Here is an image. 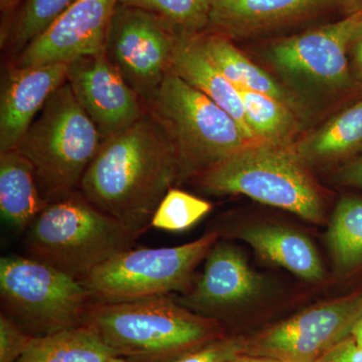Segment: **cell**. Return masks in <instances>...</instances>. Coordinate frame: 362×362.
Returning a JSON list of instances; mask_svg holds the SVG:
<instances>
[{
  "label": "cell",
  "mask_w": 362,
  "mask_h": 362,
  "mask_svg": "<svg viewBox=\"0 0 362 362\" xmlns=\"http://www.w3.org/2000/svg\"><path fill=\"white\" fill-rule=\"evenodd\" d=\"M180 180L175 150L156 121L144 115L106 138L80 189L100 211L139 237L151 226L163 197Z\"/></svg>",
  "instance_id": "1"
},
{
  "label": "cell",
  "mask_w": 362,
  "mask_h": 362,
  "mask_svg": "<svg viewBox=\"0 0 362 362\" xmlns=\"http://www.w3.org/2000/svg\"><path fill=\"white\" fill-rule=\"evenodd\" d=\"M84 325L131 362H168L225 337L214 319L192 314L168 296L121 303L94 302Z\"/></svg>",
  "instance_id": "2"
},
{
  "label": "cell",
  "mask_w": 362,
  "mask_h": 362,
  "mask_svg": "<svg viewBox=\"0 0 362 362\" xmlns=\"http://www.w3.org/2000/svg\"><path fill=\"white\" fill-rule=\"evenodd\" d=\"M136 239L76 190L45 206L28 226L25 242L32 258L82 281L97 267L134 247Z\"/></svg>",
  "instance_id": "3"
},
{
  "label": "cell",
  "mask_w": 362,
  "mask_h": 362,
  "mask_svg": "<svg viewBox=\"0 0 362 362\" xmlns=\"http://www.w3.org/2000/svg\"><path fill=\"white\" fill-rule=\"evenodd\" d=\"M103 140L66 82L14 150L32 162L40 194L49 204L77 190Z\"/></svg>",
  "instance_id": "4"
},
{
  "label": "cell",
  "mask_w": 362,
  "mask_h": 362,
  "mask_svg": "<svg viewBox=\"0 0 362 362\" xmlns=\"http://www.w3.org/2000/svg\"><path fill=\"white\" fill-rule=\"evenodd\" d=\"M197 177L211 194H244L312 223L323 221L319 188L292 146L247 145Z\"/></svg>",
  "instance_id": "5"
},
{
  "label": "cell",
  "mask_w": 362,
  "mask_h": 362,
  "mask_svg": "<svg viewBox=\"0 0 362 362\" xmlns=\"http://www.w3.org/2000/svg\"><path fill=\"white\" fill-rule=\"evenodd\" d=\"M146 104L175 150L180 180L201 175L251 145L232 117L173 71Z\"/></svg>",
  "instance_id": "6"
},
{
  "label": "cell",
  "mask_w": 362,
  "mask_h": 362,
  "mask_svg": "<svg viewBox=\"0 0 362 362\" xmlns=\"http://www.w3.org/2000/svg\"><path fill=\"white\" fill-rule=\"evenodd\" d=\"M0 296L2 313L33 337L84 325L94 303L81 281L32 257L0 259Z\"/></svg>",
  "instance_id": "7"
},
{
  "label": "cell",
  "mask_w": 362,
  "mask_h": 362,
  "mask_svg": "<svg viewBox=\"0 0 362 362\" xmlns=\"http://www.w3.org/2000/svg\"><path fill=\"white\" fill-rule=\"evenodd\" d=\"M218 235L206 233L177 247H131L97 267L81 282L98 303L168 296L187 287L195 268L206 258Z\"/></svg>",
  "instance_id": "8"
},
{
  "label": "cell",
  "mask_w": 362,
  "mask_h": 362,
  "mask_svg": "<svg viewBox=\"0 0 362 362\" xmlns=\"http://www.w3.org/2000/svg\"><path fill=\"white\" fill-rule=\"evenodd\" d=\"M176 33L154 14L118 4L105 54L145 103L171 71Z\"/></svg>",
  "instance_id": "9"
},
{
  "label": "cell",
  "mask_w": 362,
  "mask_h": 362,
  "mask_svg": "<svg viewBox=\"0 0 362 362\" xmlns=\"http://www.w3.org/2000/svg\"><path fill=\"white\" fill-rule=\"evenodd\" d=\"M362 314V292L313 307L247 340V356L318 362L349 339Z\"/></svg>",
  "instance_id": "10"
},
{
  "label": "cell",
  "mask_w": 362,
  "mask_h": 362,
  "mask_svg": "<svg viewBox=\"0 0 362 362\" xmlns=\"http://www.w3.org/2000/svg\"><path fill=\"white\" fill-rule=\"evenodd\" d=\"M362 28V11L343 20L293 35L270 47L268 58L288 78L334 92L357 87L349 47Z\"/></svg>",
  "instance_id": "11"
},
{
  "label": "cell",
  "mask_w": 362,
  "mask_h": 362,
  "mask_svg": "<svg viewBox=\"0 0 362 362\" xmlns=\"http://www.w3.org/2000/svg\"><path fill=\"white\" fill-rule=\"evenodd\" d=\"M119 0H76L42 35L26 45L13 66L69 64L105 51Z\"/></svg>",
  "instance_id": "12"
},
{
  "label": "cell",
  "mask_w": 362,
  "mask_h": 362,
  "mask_svg": "<svg viewBox=\"0 0 362 362\" xmlns=\"http://www.w3.org/2000/svg\"><path fill=\"white\" fill-rule=\"evenodd\" d=\"M66 82L103 139L127 129L145 114L141 99L105 52L69 63Z\"/></svg>",
  "instance_id": "13"
},
{
  "label": "cell",
  "mask_w": 362,
  "mask_h": 362,
  "mask_svg": "<svg viewBox=\"0 0 362 362\" xmlns=\"http://www.w3.org/2000/svg\"><path fill=\"white\" fill-rule=\"evenodd\" d=\"M69 64L13 66L0 94V153L16 149L49 98L66 82Z\"/></svg>",
  "instance_id": "14"
},
{
  "label": "cell",
  "mask_w": 362,
  "mask_h": 362,
  "mask_svg": "<svg viewBox=\"0 0 362 362\" xmlns=\"http://www.w3.org/2000/svg\"><path fill=\"white\" fill-rule=\"evenodd\" d=\"M261 280L240 251L228 244H216L206 256L204 272L194 289L182 299V306L216 313L256 296Z\"/></svg>",
  "instance_id": "15"
},
{
  "label": "cell",
  "mask_w": 362,
  "mask_h": 362,
  "mask_svg": "<svg viewBox=\"0 0 362 362\" xmlns=\"http://www.w3.org/2000/svg\"><path fill=\"white\" fill-rule=\"evenodd\" d=\"M337 0H213L209 26L228 37H247L304 20Z\"/></svg>",
  "instance_id": "16"
},
{
  "label": "cell",
  "mask_w": 362,
  "mask_h": 362,
  "mask_svg": "<svg viewBox=\"0 0 362 362\" xmlns=\"http://www.w3.org/2000/svg\"><path fill=\"white\" fill-rule=\"evenodd\" d=\"M171 71L232 117L251 144H259L247 125L239 90L206 58L194 37H178L171 58Z\"/></svg>",
  "instance_id": "17"
},
{
  "label": "cell",
  "mask_w": 362,
  "mask_h": 362,
  "mask_svg": "<svg viewBox=\"0 0 362 362\" xmlns=\"http://www.w3.org/2000/svg\"><path fill=\"white\" fill-rule=\"evenodd\" d=\"M195 44L237 89L261 93L283 102L298 114L302 111L299 99L268 71L256 65L233 44L230 37L218 33L192 35Z\"/></svg>",
  "instance_id": "18"
},
{
  "label": "cell",
  "mask_w": 362,
  "mask_h": 362,
  "mask_svg": "<svg viewBox=\"0 0 362 362\" xmlns=\"http://www.w3.org/2000/svg\"><path fill=\"white\" fill-rule=\"evenodd\" d=\"M262 258L303 280L316 282L324 270L313 243L303 233L280 226H255L238 233Z\"/></svg>",
  "instance_id": "19"
},
{
  "label": "cell",
  "mask_w": 362,
  "mask_h": 362,
  "mask_svg": "<svg viewBox=\"0 0 362 362\" xmlns=\"http://www.w3.org/2000/svg\"><path fill=\"white\" fill-rule=\"evenodd\" d=\"M32 162L16 150L0 153V211L18 230H28L47 206Z\"/></svg>",
  "instance_id": "20"
},
{
  "label": "cell",
  "mask_w": 362,
  "mask_h": 362,
  "mask_svg": "<svg viewBox=\"0 0 362 362\" xmlns=\"http://www.w3.org/2000/svg\"><path fill=\"white\" fill-rule=\"evenodd\" d=\"M292 148L307 165L349 159L362 153V98L318 129L297 140Z\"/></svg>",
  "instance_id": "21"
},
{
  "label": "cell",
  "mask_w": 362,
  "mask_h": 362,
  "mask_svg": "<svg viewBox=\"0 0 362 362\" xmlns=\"http://www.w3.org/2000/svg\"><path fill=\"white\" fill-rule=\"evenodd\" d=\"M118 356L89 326L35 337L16 362H105Z\"/></svg>",
  "instance_id": "22"
},
{
  "label": "cell",
  "mask_w": 362,
  "mask_h": 362,
  "mask_svg": "<svg viewBox=\"0 0 362 362\" xmlns=\"http://www.w3.org/2000/svg\"><path fill=\"white\" fill-rule=\"evenodd\" d=\"M239 90L247 125L259 144L292 146L301 130L298 113L283 102L261 93Z\"/></svg>",
  "instance_id": "23"
},
{
  "label": "cell",
  "mask_w": 362,
  "mask_h": 362,
  "mask_svg": "<svg viewBox=\"0 0 362 362\" xmlns=\"http://www.w3.org/2000/svg\"><path fill=\"white\" fill-rule=\"evenodd\" d=\"M328 246L338 271L349 273L362 265V199L338 202L327 233Z\"/></svg>",
  "instance_id": "24"
},
{
  "label": "cell",
  "mask_w": 362,
  "mask_h": 362,
  "mask_svg": "<svg viewBox=\"0 0 362 362\" xmlns=\"http://www.w3.org/2000/svg\"><path fill=\"white\" fill-rule=\"evenodd\" d=\"M213 0H119L163 21L178 37H192L209 26Z\"/></svg>",
  "instance_id": "25"
},
{
  "label": "cell",
  "mask_w": 362,
  "mask_h": 362,
  "mask_svg": "<svg viewBox=\"0 0 362 362\" xmlns=\"http://www.w3.org/2000/svg\"><path fill=\"white\" fill-rule=\"evenodd\" d=\"M76 0H25L6 35L9 51L20 54Z\"/></svg>",
  "instance_id": "26"
},
{
  "label": "cell",
  "mask_w": 362,
  "mask_h": 362,
  "mask_svg": "<svg viewBox=\"0 0 362 362\" xmlns=\"http://www.w3.org/2000/svg\"><path fill=\"white\" fill-rule=\"evenodd\" d=\"M213 209L209 202L171 187L153 214L151 226L168 232H181L194 226Z\"/></svg>",
  "instance_id": "27"
},
{
  "label": "cell",
  "mask_w": 362,
  "mask_h": 362,
  "mask_svg": "<svg viewBox=\"0 0 362 362\" xmlns=\"http://www.w3.org/2000/svg\"><path fill=\"white\" fill-rule=\"evenodd\" d=\"M247 339L223 337L190 350L168 362H230L246 351Z\"/></svg>",
  "instance_id": "28"
},
{
  "label": "cell",
  "mask_w": 362,
  "mask_h": 362,
  "mask_svg": "<svg viewBox=\"0 0 362 362\" xmlns=\"http://www.w3.org/2000/svg\"><path fill=\"white\" fill-rule=\"evenodd\" d=\"M33 337L6 314L0 315V362H16L23 356Z\"/></svg>",
  "instance_id": "29"
},
{
  "label": "cell",
  "mask_w": 362,
  "mask_h": 362,
  "mask_svg": "<svg viewBox=\"0 0 362 362\" xmlns=\"http://www.w3.org/2000/svg\"><path fill=\"white\" fill-rule=\"evenodd\" d=\"M318 362H362V349L357 347L349 338L330 350Z\"/></svg>",
  "instance_id": "30"
},
{
  "label": "cell",
  "mask_w": 362,
  "mask_h": 362,
  "mask_svg": "<svg viewBox=\"0 0 362 362\" xmlns=\"http://www.w3.org/2000/svg\"><path fill=\"white\" fill-rule=\"evenodd\" d=\"M335 180L342 185L362 188V156L346 162L338 169Z\"/></svg>",
  "instance_id": "31"
},
{
  "label": "cell",
  "mask_w": 362,
  "mask_h": 362,
  "mask_svg": "<svg viewBox=\"0 0 362 362\" xmlns=\"http://www.w3.org/2000/svg\"><path fill=\"white\" fill-rule=\"evenodd\" d=\"M349 58L354 82L362 89V28L350 45Z\"/></svg>",
  "instance_id": "32"
},
{
  "label": "cell",
  "mask_w": 362,
  "mask_h": 362,
  "mask_svg": "<svg viewBox=\"0 0 362 362\" xmlns=\"http://www.w3.org/2000/svg\"><path fill=\"white\" fill-rule=\"evenodd\" d=\"M337 6L341 7L344 13L349 16L362 11V0H337Z\"/></svg>",
  "instance_id": "33"
},
{
  "label": "cell",
  "mask_w": 362,
  "mask_h": 362,
  "mask_svg": "<svg viewBox=\"0 0 362 362\" xmlns=\"http://www.w3.org/2000/svg\"><path fill=\"white\" fill-rule=\"evenodd\" d=\"M230 362H283L278 361V359L272 358V357L267 356H247V354H240V356L235 357Z\"/></svg>",
  "instance_id": "34"
},
{
  "label": "cell",
  "mask_w": 362,
  "mask_h": 362,
  "mask_svg": "<svg viewBox=\"0 0 362 362\" xmlns=\"http://www.w3.org/2000/svg\"><path fill=\"white\" fill-rule=\"evenodd\" d=\"M349 338L357 347L362 349V314L356 321Z\"/></svg>",
  "instance_id": "35"
},
{
  "label": "cell",
  "mask_w": 362,
  "mask_h": 362,
  "mask_svg": "<svg viewBox=\"0 0 362 362\" xmlns=\"http://www.w3.org/2000/svg\"><path fill=\"white\" fill-rule=\"evenodd\" d=\"M21 0H0V6L4 11H9L16 6Z\"/></svg>",
  "instance_id": "36"
},
{
  "label": "cell",
  "mask_w": 362,
  "mask_h": 362,
  "mask_svg": "<svg viewBox=\"0 0 362 362\" xmlns=\"http://www.w3.org/2000/svg\"><path fill=\"white\" fill-rule=\"evenodd\" d=\"M105 362H131L128 361V359L124 358V357L121 356H114L112 358L108 359V361Z\"/></svg>",
  "instance_id": "37"
}]
</instances>
